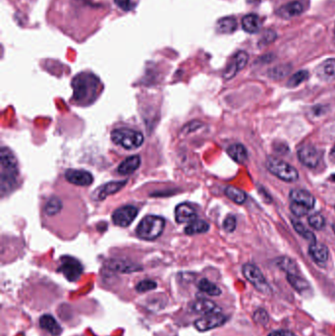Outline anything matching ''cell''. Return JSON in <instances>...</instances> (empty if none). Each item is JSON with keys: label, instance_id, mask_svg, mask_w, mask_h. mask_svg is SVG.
<instances>
[{"label": "cell", "instance_id": "obj_1", "mask_svg": "<svg viewBox=\"0 0 335 336\" xmlns=\"http://www.w3.org/2000/svg\"><path fill=\"white\" fill-rule=\"evenodd\" d=\"M54 7L56 25L77 40L94 32L105 14V7L95 0H57Z\"/></svg>", "mask_w": 335, "mask_h": 336}, {"label": "cell", "instance_id": "obj_2", "mask_svg": "<svg viewBox=\"0 0 335 336\" xmlns=\"http://www.w3.org/2000/svg\"><path fill=\"white\" fill-rule=\"evenodd\" d=\"M100 86V81L95 74L80 73L73 79V99L79 104L89 105L96 100Z\"/></svg>", "mask_w": 335, "mask_h": 336}, {"label": "cell", "instance_id": "obj_3", "mask_svg": "<svg viewBox=\"0 0 335 336\" xmlns=\"http://www.w3.org/2000/svg\"><path fill=\"white\" fill-rule=\"evenodd\" d=\"M1 192H11L16 184V177L18 174L17 160L14 154L7 147L1 149Z\"/></svg>", "mask_w": 335, "mask_h": 336}, {"label": "cell", "instance_id": "obj_4", "mask_svg": "<svg viewBox=\"0 0 335 336\" xmlns=\"http://www.w3.org/2000/svg\"><path fill=\"white\" fill-rule=\"evenodd\" d=\"M165 221L162 217L147 216L142 219L137 227V235L144 240H154L158 238L164 229Z\"/></svg>", "mask_w": 335, "mask_h": 336}, {"label": "cell", "instance_id": "obj_5", "mask_svg": "<svg viewBox=\"0 0 335 336\" xmlns=\"http://www.w3.org/2000/svg\"><path fill=\"white\" fill-rule=\"evenodd\" d=\"M111 140L126 149H135L143 144L144 136L141 132L133 129L119 128L111 132Z\"/></svg>", "mask_w": 335, "mask_h": 336}, {"label": "cell", "instance_id": "obj_6", "mask_svg": "<svg viewBox=\"0 0 335 336\" xmlns=\"http://www.w3.org/2000/svg\"><path fill=\"white\" fill-rule=\"evenodd\" d=\"M266 168L271 174L285 182H295L299 178V173L296 168L276 157L267 158Z\"/></svg>", "mask_w": 335, "mask_h": 336}, {"label": "cell", "instance_id": "obj_7", "mask_svg": "<svg viewBox=\"0 0 335 336\" xmlns=\"http://www.w3.org/2000/svg\"><path fill=\"white\" fill-rule=\"evenodd\" d=\"M242 272L245 278L259 292L263 293L264 295L271 294L272 289L258 266L252 264H244L242 267Z\"/></svg>", "mask_w": 335, "mask_h": 336}, {"label": "cell", "instance_id": "obj_8", "mask_svg": "<svg viewBox=\"0 0 335 336\" xmlns=\"http://www.w3.org/2000/svg\"><path fill=\"white\" fill-rule=\"evenodd\" d=\"M83 265L75 258L70 256H64L60 259L58 271L61 272L70 282H76L77 280H79L83 273Z\"/></svg>", "mask_w": 335, "mask_h": 336}, {"label": "cell", "instance_id": "obj_9", "mask_svg": "<svg viewBox=\"0 0 335 336\" xmlns=\"http://www.w3.org/2000/svg\"><path fill=\"white\" fill-rule=\"evenodd\" d=\"M227 320V316L221 312H213L195 320L194 325L199 331H208L223 325Z\"/></svg>", "mask_w": 335, "mask_h": 336}, {"label": "cell", "instance_id": "obj_10", "mask_svg": "<svg viewBox=\"0 0 335 336\" xmlns=\"http://www.w3.org/2000/svg\"><path fill=\"white\" fill-rule=\"evenodd\" d=\"M138 216V210L134 206H124L116 210L112 215V220L115 225L120 227L129 226Z\"/></svg>", "mask_w": 335, "mask_h": 336}, {"label": "cell", "instance_id": "obj_11", "mask_svg": "<svg viewBox=\"0 0 335 336\" xmlns=\"http://www.w3.org/2000/svg\"><path fill=\"white\" fill-rule=\"evenodd\" d=\"M298 158L307 167H316L320 160V152L311 144L303 145L298 150Z\"/></svg>", "mask_w": 335, "mask_h": 336}, {"label": "cell", "instance_id": "obj_12", "mask_svg": "<svg viewBox=\"0 0 335 336\" xmlns=\"http://www.w3.org/2000/svg\"><path fill=\"white\" fill-rule=\"evenodd\" d=\"M249 56L246 51H239L237 52L234 57L232 58L231 62L227 66L226 70L223 73V77L225 80H230L234 78L237 73L241 71L248 63Z\"/></svg>", "mask_w": 335, "mask_h": 336}, {"label": "cell", "instance_id": "obj_13", "mask_svg": "<svg viewBox=\"0 0 335 336\" xmlns=\"http://www.w3.org/2000/svg\"><path fill=\"white\" fill-rule=\"evenodd\" d=\"M65 178L68 182L78 186H90L94 182L93 175L82 169H68L65 172Z\"/></svg>", "mask_w": 335, "mask_h": 336}, {"label": "cell", "instance_id": "obj_14", "mask_svg": "<svg viewBox=\"0 0 335 336\" xmlns=\"http://www.w3.org/2000/svg\"><path fill=\"white\" fill-rule=\"evenodd\" d=\"M127 183V180H123V181H113V182H109L106 183L100 187H98L94 194L92 195V198L95 201H102L104 200L106 197H108L109 195L115 194V193L120 191Z\"/></svg>", "mask_w": 335, "mask_h": 336}, {"label": "cell", "instance_id": "obj_15", "mask_svg": "<svg viewBox=\"0 0 335 336\" xmlns=\"http://www.w3.org/2000/svg\"><path fill=\"white\" fill-rule=\"evenodd\" d=\"M190 311L200 314H209L213 312H220V309L217 307L215 302L209 299H197L192 302L190 305Z\"/></svg>", "mask_w": 335, "mask_h": 336}, {"label": "cell", "instance_id": "obj_16", "mask_svg": "<svg viewBox=\"0 0 335 336\" xmlns=\"http://www.w3.org/2000/svg\"><path fill=\"white\" fill-rule=\"evenodd\" d=\"M175 218L178 223H190L197 219V213L191 205L183 203L176 207Z\"/></svg>", "mask_w": 335, "mask_h": 336}, {"label": "cell", "instance_id": "obj_17", "mask_svg": "<svg viewBox=\"0 0 335 336\" xmlns=\"http://www.w3.org/2000/svg\"><path fill=\"white\" fill-rule=\"evenodd\" d=\"M316 76L324 82H332L335 80V59L330 58L320 63L315 69Z\"/></svg>", "mask_w": 335, "mask_h": 336}, {"label": "cell", "instance_id": "obj_18", "mask_svg": "<svg viewBox=\"0 0 335 336\" xmlns=\"http://www.w3.org/2000/svg\"><path fill=\"white\" fill-rule=\"evenodd\" d=\"M309 253L312 260L316 262L317 264H324L328 260V255H329L328 248L322 243H318V242L311 243L309 248Z\"/></svg>", "mask_w": 335, "mask_h": 336}, {"label": "cell", "instance_id": "obj_19", "mask_svg": "<svg viewBox=\"0 0 335 336\" xmlns=\"http://www.w3.org/2000/svg\"><path fill=\"white\" fill-rule=\"evenodd\" d=\"M290 200L293 203H298V204H302L310 209H312L315 205V199L314 197L311 195V193L306 191V190H302V189H295L292 190L290 192Z\"/></svg>", "mask_w": 335, "mask_h": 336}, {"label": "cell", "instance_id": "obj_20", "mask_svg": "<svg viewBox=\"0 0 335 336\" xmlns=\"http://www.w3.org/2000/svg\"><path fill=\"white\" fill-rule=\"evenodd\" d=\"M303 10H304L303 4L300 1H291L287 4L281 6L278 9L277 14L283 19H290L300 15L303 12Z\"/></svg>", "mask_w": 335, "mask_h": 336}, {"label": "cell", "instance_id": "obj_21", "mask_svg": "<svg viewBox=\"0 0 335 336\" xmlns=\"http://www.w3.org/2000/svg\"><path fill=\"white\" fill-rule=\"evenodd\" d=\"M40 326L52 336H59L62 333V327L50 314H44L40 317Z\"/></svg>", "mask_w": 335, "mask_h": 336}, {"label": "cell", "instance_id": "obj_22", "mask_svg": "<svg viewBox=\"0 0 335 336\" xmlns=\"http://www.w3.org/2000/svg\"><path fill=\"white\" fill-rule=\"evenodd\" d=\"M108 267L114 271H119V272H134V271H139L142 269V266L139 264L131 263L129 261H124V260H111L108 262Z\"/></svg>", "mask_w": 335, "mask_h": 336}, {"label": "cell", "instance_id": "obj_23", "mask_svg": "<svg viewBox=\"0 0 335 336\" xmlns=\"http://www.w3.org/2000/svg\"><path fill=\"white\" fill-rule=\"evenodd\" d=\"M261 19L256 14H248L242 19V28L246 33L256 34L261 29Z\"/></svg>", "mask_w": 335, "mask_h": 336}, {"label": "cell", "instance_id": "obj_24", "mask_svg": "<svg viewBox=\"0 0 335 336\" xmlns=\"http://www.w3.org/2000/svg\"><path fill=\"white\" fill-rule=\"evenodd\" d=\"M141 164V158L139 155H132L127 157L118 166V172L121 175H129L135 172Z\"/></svg>", "mask_w": 335, "mask_h": 336}, {"label": "cell", "instance_id": "obj_25", "mask_svg": "<svg viewBox=\"0 0 335 336\" xmlns=\"http://www.w3.org/2000/svg\"><path fill=\"white\" fill-rule=\"evenodd\" d=\"M228 155L237 163H245L248 160V151L242 144H231L227 148Z\"/></svg>", "mask_w": 335, "mask_h": 336}, {"label": "cell", "instance_id": "obj_26", "mask_svg": "<svg viewBox=\"0 0 335 336\" xmlns=\"http://www.w3.org/2000/svg\"><path fill=\"white\" fill-rule=\"evenodd\" d=\"M210 229V225L207 221L202 220V219H195L192 222H190L186 228H185V233L187 235H195V234H201V233H206Z\"/></svg>", "mask_w": 335, "mask_h": 336}, {"label": "cell", "instance_id": "obj_27", "mask_svg": "<svg viewBox=\"0 0 335 336\" xmlns=\"http://www.w3.org/2000/svg\"><path fill=\"white\" fill-rule=\"evenodd\" d=\"M286 278H287L288 282L290 283V285L301 294L309 291L311 288L308 281L306 279L302 278L301 276H299L298 274H287Z\"/></svg>", "mask_w": 335, "mask_h": 336}, {"label": "cell", "instance_id": "obj_28", "mask_svg": "<svg viewBox=\"0 0 335 336\" xmlns=\"http://www.w3.org/2000/svg\"><path fill=\"white\" fill-rule=\"evenodd\" d=\"M237 29V21L234 17H225L216 24V30L221 34H232Z\"/></svg>", "mask_w": 335, "mask_h": 336}, {"label": "cell", "instance_id": "obj_29", "mask_svg": "<svg viewBox=\"0 0 335 336\" xmlns=\"http://www.w3.org/2000/svg\"><path fill=\"white\" fill-rule=\"evenodd\" d=\"M198 288L201 292H203V293H205L209 296L216 297V296L221 295V289L219 288L214 282L210 281L207 278H203L199 281Z\"/></svg>", "mask_w": 335, "mask_h": 336}, {"label": "cell", "instance_id": "obj_30", "mask_svg": "<svg viewBox=\"0 0 335 336\" xmlns=\"http://www.w3.org/2000/svg\"><path fill=\"white\" fill-rule=\"evenodd\" d=\"M224 193H225L226 197L228 199H230L232 202H234L235 204L242 205L246 202V199H247L246 193L240 190L238 188H236V187L228 186V187H226Z\"/></svg>", "mask_w": 335, "mask_h": 336}, {"label": "cell", "instance_id": "obj_31", "mask_svg": "<svg viewBox=\"0 0 335 336\" xmlns=\"http://www.w3.org/2000/svg\"><path fill=\"white\" fill-rule=\"evenodd\" d=\"M61 210H62V202L56 197H51L50 199H48L44 209L45 214L48 216H55Z\"/></svg>", "mask_w": 335, "mask_h": 336}, {"label": "cell", "instance_id": "obj_32", "mask_svg": "<svg viewBox=\"0 0 335 336\" xmlns=\"http://www.w3.org/2000/svg\"><path fill=\"white\" fill-rule=\"evenodd\" d=\"M276 264L279 268L285 271L287 274H298V267L296 263L287 257L277 259Z\"/></svg>", "mask_w": 335, "mask_h": 336}, {"label": "cell", "instance_id": "obj_33", "mask_svg": "<svg viewBox=\"0 0 335 336\" xmlns=\"http://www.w3.org/2000/svg\"><path fill=\"white\" fill-rule=\"evenodd\" d=\"M292 224H293L294 229L297 231V233L300 234L302 237H304L306 240L310 241L311 243L316 242L314 234L311 232V230H309L302 222L298 220H292Z\"/></svg>", "mask_w": 335, "mask_h": 336}, {"label": "cell", "instance_id": "obj_34", "mask_svg": "<svg viewBox=\"0 0 335 336\" xmlns=\"http://www.w3.org/2000/svg\"><path fill=\"white\" fill-rule=\"evenodd\" d=\"M309 78V72L306 70H301L299 72L295 73L287 82V87L292 89V88H296L299 85H301L303 82H305L306 80H308Z\"/></svg>", "mask_w": 335, "mask_h": 336}, {"label": "cell", "instance_id": "obj_35", "mask_svg": "<svg viewBox=\"0 0 335 336\" xmlns=\"http://www.w3.org/2000/svg\"><path fill=\"white\" fill-rule=\"evenodd\" d=\"M291 67L289 65H280L276 66L268 71V76L271 79L278 80V79H283L285 76H287L288 73L290 72Z\"/></svg>", "mask_w": 335, "mask_h": 336}, {"label": "cell", "instance_id": "obj_36", "mask_svg": "<svg viewBox=\"0 0 335 336\" xmlns=\"http://www.w3.org/2000/svg\"><path fill=\"white\" fill-rule=\"evenodd\" d=\"M308 221H309V224L315 230H320L325 225L324 217L319 214H314V215L309 216Z\"/></svg>", "mask_w": 335, "mask_h": 336}, {"label": "cell", "instance_id": "obj_37", "mask_svg": "<svg viewBox=\"0 0 335 336\" xmlns=\"http://www.w3.org/2000/svg\"><path fill=\"white\" fill-rule=\"evenodd\" d=\"M290 210L292 212V214L294 216H299V217H302V216H307L311 209L302 205V204H298V203H291L290 205Z\"/></svg>", "mask_w": 335, "mask_h": 336}, {"label": "cell", "instance_id": "obj_38", "mask_svg": "<svg viewBox=\"0 0 335 336\" xmlns=\"http://www.w3.org/2000/svg\"><path fill=\"white\" fill-rule=\"evenodd\" d=\"M156 287H157V283L155 281L150 280V279H144V280H142L141 282H139L137 284L136 290L139 293H145V292L153 290Z\"/></svg>", "mask_w": 335, "mask_h": 336}, {"label": "cell", "instance_id": "obj_39", "mask_svg": "<svg viewBox=\"0 0 335 336\" xmlns=\"http://www.w3.org/2000/svg\"><path fill=\"white\" fill-rule=\"evenodd\" d=\"M115 4L125 12L133 10L138 4V0H114Z\"/></svg>", "mask_w": 335, "mask_h": 336}, {"label": "cell", "instance_id": "obj_40", "mask_svg": "<svg viewBox=\"0 0 335 336\" xmlns=\"http://www.w3.org/2000/svg\"><path fill=\"white\" fill-rule=\"evenodd\" d=\"M254 320L259 324L265 325L269 320V315L264 309H258L254 313Z\"/></svg>", "mask_w": 335, "mask_h": 336}, {"label": "cell", "instance_id": "obj_41", "mask_svg": "<svg viewBox=\"0 0 335 336\" xmlns=\"http://www.w3.org/2000/svg\"><path fill=\"white\" fill-rule=\"evenodd\" d=\"M236 225H237V221H236V217L234 216H228L225 219H224V222H223V228L226 232H233L236 228Z\"/></svg>", "mask_w": 335, "mask_h": 336}, {"label": "cell", "instance_id": "obj_42", "mask_svg": "<svg viewBox=\"0 0 335 336\" xmlns=\"http://www.w3.org/2000/svg\"><path fill=\"white\" fill-rule=\"evenodd\" d=\"M276 38V34L273 31H266L264 34H263L262 38H261V45H267L270 44L271 42H273Z\"/></svg>", "mask_w": 335, "mask_h": 336}, {"label": "cell", "instance_id": "obj_43", "mask_svg": "<svg viewBox=\"0 0 335 336\" xmlns=\"http://www.w3.org/2000/svg\"><path fill=\"white\" fill-rule=\"evenodd\" d=\"M267 336H297L295 333L288 330H274Z\"/></svg>", "mask_w": 335, "mask_h": 336}, {"label": "cell", "instance_id": "obj_44", "mask_svg": "<svg viewBox=\"0 0 335 336\" xmlns=\"http://www.w3.org/2000/svg\"><path fill=\"white\" fill-rule=\"evenodd\" d=\"M330 158H331V160L333 162H335V145L333 146V148L331 149V151H330Z\"/></svg>", "mask_w": 335, "mask_h": 336}, {"label": "cell", "instance_id": "obj_45", "mask_svg": "<svg viewBox=\"0 0 335 336\" xmlns=\"http://www.w3.org/2000/svg\"><path fill=\"white\" fill-rule=\"evenodd\" d=\"M331 180H333V181H335V174H333V175H331Z\"/></svg>", "mask_w": 335, "mask_h": 336}, {"label": "cell", "instance_id": "obj_46", "mask_svg": "<svg viewBox=\"0 0 335 336\" xmlns=\"http://www.w3.org/2000/svg\"><path fill=\"white\" fill-rule=\"evenodd\" d=\"M332 229H333V231H334L335 233V223H333V224H332Z\"/></svg>", "mask_w": 335, "mask_h": 336}, {"label": "cell", "instance_id": "obj_47", "mask_svg": "<svg viewBox=\"0 0 335 336\" xmlns=\"http://www.w3.org/2000/svg\"><path fill=\"white\" fill-rule=\"evenodd\" d=\"M333 39H334V43H335V28H334V34H333Z\"/></svg>", "mask_w": 335, "mask_h": 336}, {"label": "cell", "instance_id": "obj_48", "mask_svg": "<svg viewBox=\"0 0 335 336\" xmlns=\"http://www.w3.org/2000/svg\"><path fill=\"white\" fill-rule=\"evenodd\" d=\"M334 209H335V206H334Z\"/></svg>", "mask_w": 335, "mask_h": 336}]
</instances>
